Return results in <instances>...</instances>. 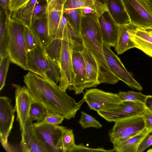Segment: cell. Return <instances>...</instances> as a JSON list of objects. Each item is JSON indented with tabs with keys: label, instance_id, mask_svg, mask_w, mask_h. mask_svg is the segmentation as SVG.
Here are the masks:
<instances>
[{
	"label": "cell",
	"instance_id": "obj_1",
	"mask_svg": "<svg viewBox=\"0 0 152 152\" xmlns=\"http://www.w3.org/2000/svg\"><path fill=\"white\" fill-rule=\"evenodd\" d=\"M24 82L34 102L47 112L58 114L69 120L74 118L84 102H77L48 79L31 72L24 76Z\"/></svg>",
	"mask_w": 152,
	"mask_h": 152
},
{
	"label": "cell",
	"instance_id": "obj_2",
	"mask_svg": "<svg viewBox=\"0 0 152 152\" xmlns=\"http://www.w3.org/2000/svg\"><path fill=\"white\" fill-rule=\"evenodd\" d=\"M96 13L82 15L80 35L84 45L94 58L98 65L100 83L115 85L119 81L111 72L103 51L104 41Z\"/></svg>",
	"mask_w": 152,
	"mask_h": 152
},
{
	"label": "cell",
	"instance_id": "obj_3",
	"mask_svg": "<svg viewBox=\"0 0 152 152\" xmlns=\"http://www.w3.org/2000/svg\"><path fill=\"white\" fill-rule=\"evenodd\" d=\"M25 27L20 21L9 17L8 55L11 62L27 70L28 52L24 36Z\"/></svg>",
	"mask_w": 152,
	"mask_h": 152
},
{
	"label": "cell",
	"instance_id": "obj_4",
	"mask_svg": "<svg viewBox=\"0 0 152 152\" xmlns=\"http://www.w3.org/2000/svg\"><path fill=\"white\" fill-rule=\"evenodd\" d=\"M130 22L145 30H152V1L150 0H122Z\"/></svg>",
	"mask_w": 152,
	"mask_h": 152
},
{
	"label": "cell",
	"instance_id": "obj_5",
	"mask_svg": "<svg viewBox=\"0 0 152 152\" xmlns=\"http://www.w3.org/2000/svg\"><path fill=\"white\" fill-rule=\"evenodd\" d=\"M72 52L73 43L66 26L62 39L59 63L61 79L59 86L65 91L73 85L75 77L72 65Z\"/></svg>",
	"mask_w": 152,
	"mask_h": 152
},
{
	"label": "cell",
	"instance_id": "obj_6",
	"mask_svg": "<svg viewBox=\"0 0 152 152\" xmlns=\"http://www.w3.org/2000/svg\"><path fill=\"white\" fill-rule=\"evenodd\" d=\"M114 122L108 133L113 146L126 140L145 128V121L142 115L119 120Z\"/></svg>",
	"mask_w": 152,
	"mask_h": 152
},
{
	"label": "cell",
	"instance_id": "obj_7",
	"mask_svg": "<svg viewBox=\"0 0 152 152\" xmlns=\"http://www.w3.org/2000/svg\"><path fill=\"white\" fill-rule=\"evenodd\" d=\"M146 108L145 104L139 102H121L114 107L97 112L109 122L142 115Z\"/></svg>",
	"mask_w": 152,
	"mask_h": 152
},
{
	"label": "cell",
	"instance_id": "obj_8",
	"mask_svg": "<svg viewBox=\"0 0 152 152\" xmlns=\"http://www.w3.org/2000/svg\"><path fill=\"white\" fill-rule=\"evenodd\" d=\"M12 101L10 98L7 96L0 97V139L3 148L7 152L15 151L8 141L12 128L15 112Z\"/></svg>",
	"mask_w": 152,
	"mask_h": 152
},
{
	"label": "cell",
	"instance_id": "obj_9",
	"mask_svg": "<svg viewBox=\"0 0 152 152\" xmlns=\"http://www.w3.org/2000/svg\"><path fill=\"white\" fill-rule=\"evenodd\" d=\"M103 51L108 67L115 75L131 88L142 90V86L127 70L120 58L111 50L110 46L104 42Z\"/></svg>",
	"mask_w": 152,
	"mask_h": 152
},
{
	"label": "cell",
	"instance_id": "obj_10",
	"mask_svg": "<svg viewBox=\"0 0 152 152\" xmlns=\"http://www.w3.org/2000/svg\"><path fill=\"white\" fill-rule=\"evenodd\" d=\"M65 127L58 125L45 124L33 126V129L35 135L48 152H61L60 143Z\"/></svg>",
	"mask_w": 152,
	"mask_h": 152
},
{
	"label": "cell",
	"instance_id": "obj_11",
	"mask_svg": "<svg viewBox=\"0 0 152 152\" xmlns=\"http://www.w3.org/2000/svg\"><path fill=\"white\" fill-rule=\"evenodd\" d=\"M83 94L82 101L90 110L97 112L114 107L121 102L116 94L96 88L86 89Z\"/></svg>",
	"mask_w": 152,
	"mask_h": 152
},
{
	"label": "cell",
	"instance_id": "obj_12",
	"mask_svg": "<svg viewBox=\"0 0 152 152\" xmlns=\"http://www.w3.org/2000/svg\"><path fill=\"white\" fill-rule=\"evenodd\" d=\"M15 88V112L17 120L18 122L21 132L24 131L27 123L30 119L29 113L34 100L26 86L14 84Z\"/></svg>",
	"mask_w": 152,
	"mask_h": 152
},
{
	"label": "cell",
	"instance_id": "obj_13",
	"mask_svg": "<svg viewBox=\"0 0 152 152\" xmlns=\"http://www.w3.org/2000/svg\"><path fill=\"white\" fill-rule=\"evenodd\" d=\"M48 62L45 48L38 44L27 54V70L44 77H46Z\"/></svg>",
	"mask_w": 152,
	"mask_h": 152
},
{
	"label": "cell",
	"instance_id": "obj_14",
	"mask_svg": "<svg viewBox=\"0 0 152 152\" xmlns=\"http://www.w3.org/2000/svg\"><path fill=\"white\" fill-rule=\"evenodd\" d=\"M104 42L115 47L119 35L120 26L112 18L107 10L98 18Z\"/></svg>",
	"mask_w": 152,
	"mask_h": 152
},
{
	"label": "cell",
	"instance_id": "obj_15",
	"mask_svg": "<svg viewBox=\"0 0 152 152\" xmlns=\"http://www.w3.org/2000/svg\"><path fill=\"white\" fill-rule=\"evenodd\" d=\"M65 0H51L48 3L46 15L51 41L55 37L56 32L64 13Z\"/></svg>",
	"mask_w": 152,
	"mask_h": 152
},
{
	"label": "cell",
	"instance_id": "obj_16",
	"mask_svg": "<svg viewBox=\"0 0 152 152\" xmlns=\"http://www.w3.org/2000/svg\"><path fill=\"white\" fill-rule=\"evenodd\" d=\"M72 61L75 77L74 84L68 89L69 91H74L75 94H84L83 91L85 89L86 72L82 52L73 51Z\"/></svg>",
	"mask_w": 152,
	"mask_h": 152
},
{
	"label": "cell",
	"instance_id": "obj_17",
	"mask_svg": "<svg viewBox=\"0 0 152 152\" xmlns=\"http://www.w3.org/2000/svg\"><path fill=\"white\" fill-rule=\"evenodd\" d=\"M82 54L86 72L85 88L96 87L100 84L97 64L92 55L84 44Z\"/></svg>",
	"mask_w": 152,
	"mask_h": 152
},
{
	"label": "cell",
	"instance_id": "obj_18",
	"mask_svg": "<svg viewBox=\"0 0 152 152\" xmlns=\"http://www.w3.org/2000/svg\"><path fill=\"white\" fill-rule=\"evenodd\" d=\"M33 123L30 119L28 121L23 131L21 132L20 147L23 152H48L35 135L33 129Z\"/></svg>",
	"mask_w": 152,
	"mask_h": 152
},
{
	"label": "cell",
	"instance_id": "obj_19",
	"mask_svg": "<svg viewBox=\"0 0 152 152\" xmlns=\"http://www.w3.org/2000/svg\"><path fill=\"white\" fill-rule=\"evenodd\" d=\"M138 28L130 22L120 26L119 35L114 47L118 54H122L130 49L135 48V44L131 39V34L133 31Z\"/></svg>",
	"mask_w": 152,
	"mask_h": 152
},
{
	"label": "cell",
	"instance_id": "obj_20",
	"mask_svg": "<svg viewBox=\"0 0 152 152\" xmlns=\"http://www.w3.org/2000/svg\"><path fill=\"white\" fill-rule=\"evenodd\" d=\"M110 16L119 26L127 24L130 19L122 0H102Z\"/></svg>",
	"mask_w": 152,
	"mask_h": 152
},
{
	"label": "cell",
	"instance_id": "obj_21",
	"mask_svg": "<svg viewBox=\"0 0 152 152\" xmlns=\"http://www.w3.org/2000/svg\"><path fill=\"white\" fill-rule=\"evenodd\" d=\"M29 27L38 44L45 48L51 42L46 14L32 21Z\"/></svg>",
	"mask_w": 152,
	"mask_h": 152
},
{
	"label": "cell",
	"instance_id": "obj_22",
	"mask_svg": "<svg viewBox=\"0 0 152 152\" xmlns=\"http://www.w3.org/2000/svg\"><path fill=\"white\" fill-rule=\"evenodd\" d=\"M131 39L135 48L152 57V33L138 28L131 33Z\"/></svg>",
	"mask_w": 152,
	"mask_h": 152
},
{
	"label": "cell",
	"instance_id": "obj_23",
	"mask_svg": "<svg viewBox=\"0 0 152 152\" xmlns=\"http://www.w3.org/2000/svg\"><path fill=\"white\" fill-rule=\"evenodd\" d=\"M89 7L94 11L99 17L107 10L105 5L100 0H65L64 11L70 9Z\"/></svg>",
	"mask_w": 152,
	"mask_h": 152
},
{
	"label": "cell",
	"instance_id": "obj_24",
	"mask_svg": "<svg viewBox=\"0 0 152 152\" xmlns=\"http://www.w3.org/2000/svg\"><path fill=\"white\" fill-rule=\"evenodd\" d=\"M0 6V58L8 55L10 40L9 18Z\"/></svg>",
	"mask_w": 152,
	"mask_h": 152
},
{
	"label": "cell",
	"instance_id": "obj_25",
	"mask_svg": "<svg viewBox=\"0 0 152 152\" xmlns=\"http://www.w3.org/2000/svg\"><path fill=\"white\" fill-rule=\"evenodd\" d=\"M151 132L145 128L138 134L113 146L117 152H137L138 146L142 140Z\"/></svg>",
	"mask_w": 152,
	"mask_h": 152
},
{
	"label": "cell",
	"instance_id": "obj_26",
	"mask_svg": "<svg viewBox=\"0 0 152 152\" xmlns=\"http://www.w3.org/2000/svg\"><path fill=\"white\" fill-rule=\"evenodd\" d=\"M37 0H30L22 7L12 14L11 17L30 27L36 3Z\"/></svg>",
	"mask_w": 152,
	"mask_h": 152
},
{
	"label": "cell",
	"instance_id": "obj_27",
	"mask_svg": "<svg viewBox=\"0 0 152 152\" xmlns=\"http://www.w3.org/2000/svg\"><path fill=\"white\" fill-rule=\"evenodd\" d=\"M64 14L68 23L76 34L80 35V25L82 13L81 8H75L66 10Z\"/></svg>",
	"mask_w": 152,
	"mask_h": 152
},
{
	"label": "cell",
	"instance_id": "obj_28",
	"mask_svg": "<svg viewBox=\"0 0 152 152\" xmlns=\"http://www.w3.org/2000/svg\"><path fill=\"white\" fill-rule=\"evenodd\" d=\"M46 56L48 62V68L46 72V77L50 81L57 84L61 79L59 64L53 60L47 53Z\"/></svg>",
	"mask_w": 152,
	"mask_h": 152
},
{
	"label": "cell",
	"instance_id": "obj_29",
	"mask_svg": "<svg viewBox=\"0 0 152 152\" xmlns=\"http://www.w3.org/2000/svg\"><path fill=\"white\" fill-rule=\"evenodd\" d=\"M62 45V39L51 41L45 48L47 54L59 64Z\"/></svg>",
	"mask_w": 152,
	"mask_h": 152
},
{
	"label": "cell",
	"instance_id": "obj_30",
	"mask_svg": "<svg viewBox=\"0 0 152 152\" xmlns=\"http://www.w3.org/2000/svg\"><path fill=\"white\" fill-rule=\"evenodd\" d=\"M61 143L62 152H71L75 145L72 129L64 128L62 132Z\"/></svg>",
	"mask_w": 152,
	"mask_h": 152
},
{
	"label": "cell",
	"instance_id": "obj_31",
	"mask_svg": "<svg viewBox=\"0 0 152 152\" xmlns=\"http://www.w3.org/2000/svg\"><path fill=\"white\" fill-rule=\"evenodd\" d=\"M116 94L121 102L126 101H137L144 104L148 96L140 92H136L133 91L127 92L119 91Z\"/></svg>",
	"mask_w": 152,
	"mask_h": 152
},
{
	"label": "cell",
	"instance_id": "obj_32",
	"mask_svg": "<svg viewBox=\"0 0 152 152\" xmlns=\"http://www.w3.org/2000/svg\"><path fill=\"white\" fill-rule=\"evenodd\" d=\"M79 123L84 129L91 127L99 129L102 126V124L95 118L83 111L81 112Z\"/></svg>",
	"mask_w": 152,
	"mask_h": 152
},
{
	"label": "cell",
	"instance_id": "obj_33",
	"mask_svg": "<svg viewBox=\"0 0 152 152\" xmlns=\"http://www.w3.org/2000/svg\"><path fill=\"white\" fill-rule=\"evenodd\" d=\"M66 27L73 43V51L82 52L84 44L80 35L76 34L68 22Z\"/></svg>",
	"mask_w": 152,
	"mask_h": 152
},
{
	"label": "cell",
	"instance_id": "obj_34",
	"mask_svg": "<svg viewBox=\"0 0 152 152\" xmlns=\"http://www.w3.org/2000/svg\"><path fill=\"white\" fill-rule=\"evenodd\" d=\"M47 113L45 109L37 103L34 102L31 106L29 113V117L32 122L36 121L37 122L42 121Z\"/></svg>",
	"mask_w": 152,
	"mask_h": 152
},
{
	"label": "cell",
	"instance_id": "obj_35",
	"mask_svg": "<svg viewBox=\"0 0 152 152\" xmlns=\"http://www.w3.org/2000/svg\"><path fill=\"white\" fill-rule=\"evenodd\" d=\"M64 119L63 116L47 112L46 115L42 121L33 123L32 125L34 126L45 124L58 125L62 123Z\"/></svg>",
	"mask_w": 152,
	"mask_h": 152
},
{
	"label": "cell",
	"instance_id": "obj_36",
	"mask_svg": "<svg viewBox=\"0 0 152 152\" xmlns=\"http://www.w3.org/2000/svg\"><path fill=\"white\" fill-rule=\"evenodd\" d=\"M0 58V91H1L5 85L7 72L11 61L8 55Z\"/></svg>",
	"mask_w": 152,
	"mask_h": 152
},
{
	"label": "cell",
	"instance_id": "obj_37",
	"mask_svg": "<svg viewBox=\"0 0 152 152\" xmlns=\"http://www.w3.org/2000/svg\"><path fill=\"white\" fill-rule=\"evenodd\" d=\"M48 4L47 0H37L34 11L32 22L46 14Z\"/></svg>",
	"mask_w": 152,
	"mask_h": 152
},
{
	"label": "cell",
	"instance_id": "obj_38",
	"mask_svg": "<svg viewBox=\"0 0 152 152\" xmlns=\"http://www.w3.org/2000/svg\"><path fill=\"white\" fill-rule=\"evenodd\" d=\"M24 36L28 52L34 48L38 43L29 27L25 26Z\"/></svg>",
	"mask_w": 152,
	"mask_h": 152
},
{
	"label": "cell",
	"instance_id": "obj_39",
	"mask_svg": "<svg viewBox=\"0 0 152 152\" xmlns=\"http://www.w3.org/2000/svg\"><path fill=\"white\" fill-rule=\"evenodd\" d=\"M114 149L107 150L103 148H91L88 147L83 144H75L71 152H115Z\"/></svg>",
	"mask_w": 152,
	"mask_h": 152
},
{
	"label": "cell",
	"instance_id": "obj_40",
	"mask_svg": "<svg viewBox=\"0 0 152 152\" xmlns=\"http://www.w3.org/2000/svg\"><path fill=\"white\" fill-rule=\"evenodd\" d=\"M68 22L67 19L64 14L58 27L54 39H62L64 29Z\"/></svg>",
	"mask_w": 152,
	"mask_h": 152
},
{
	"label": "cell",
	"instance_id": "obj_41",
	"mask_svg": "<svg viewBox=\"0 0 152 152\" xmlns=\"http://www.w3.org/2000/svg\"><path fill=\"white\" fill-rule=\"evenodd\" d=\"M152 145V133L148 134L142 140L138 146L137 152H142Z\"/></svg>",
	"mask_w": 152,
	"mask_h": 152
},
{
	"label": "cell",
	"instance_id": "obj_42",
	"mask_svg": "<svg viewBox=\"0 0 152 152\" xmlns=\"http://www.w3.org/2000/svg\"><path fill=\"white\" fill-rule=\"evenodd\" d=\"M145 121V128L152 133V113L146 107L142 115Z\"/></svg>",
	"mask_w": 152,
	"mask_h": 152
},
{
	"label": "cell",
	"instance_id": "obj_43",
	"mask_svg": "<svg viewBox=\"0 0 152 152\" xmlns=\"http://www.w3.org/2000/svg\"><path fill=\"white\" fill-rule=\"evenodd\" d=\"M30 0H10V7L11 15L22 7Z\"/></svg>",
	"mask_w": 152,
	"mask_h": 152
},
{
	"label": "cell",
	"instance_id": "obj_44",
	"mask_svg": "<svg viewBox=\"0 0 152 152\" xmlns=\"http://www.w3.org/2000/svg\"><path fill=\"white\" fill-rule=\"evenodd\" d=\"M10 0H0V6L8 17L11 15L10 5Z\"/></svg>",
	"mask_w": 152,
	"mask_h": 152
},
{
	"label": "cell",
	"instance_id": "obj_45",
	"mask_svg": "<svg viewBox=\"0 0 152 152\" xmlns=\"http://www.w3.org/2000/svg\"><path fill=\"white\" fill-rule=\"evenodd\" d=\"M145 105V107L152 113V95H148Z\"/></svg>",
	"mask_w": 152,
	"mask_h": 152
},
{
	"label": "cell",
	"instance_id": "obj_46",
	"mask_svg": "<svg viewBox=\"0 0 152 152\" xmlns=\"http://www.w3.org/2000/svg\"><path fill=\"white\" fill-rule=\"evenodd\" d=\"M148 151H148L152 152V149H149L148 150V151Z\"/></svg>",
	"mask_w": 152,
	"mask_h": 152
},
{
	"label": "cell",
	"instance_id": "obj_47",
	"mask_svg": "<svg viewBox=\"0 0 152 152\" xmlns=\"http://www.w3.org/2000/svg\"><path fill=\"white\" fill-rule=\"evenodd\" d=\"M51 0H47V1L48 3H49V2L51 1Z\"/></svg>",
	"mask_w": 152,
	"mask_h": 152
},
{
	"label": "cell",
	"instance_id": "obj_48",
	"mask_svg": "<svg viewBox=\"0 0 152 152\" xmlns=\"http://www.w3.org/2000/svg\"><path fill=\"white\" fill-rule=\"evenodd\" d=\"M151 32L152 33V30L151 31Z\"/></svg>",
	"mask_w": 152,
	"mask_h": 152
},
{
	"label": "cell",
	"instance_id": "obj_49",
	"mask_svg": "<svg viewBox=\"0 0 152 152\" xmlns=\"http://www.w3.org/2000/svg\"><path fill=\"white\" fill-rule=\"evenodd\" d=\"M150 0L152 1V0Z\"/></svg>",
	"mask_w": 152,
	"mask_h": 152
}]
</instances>
